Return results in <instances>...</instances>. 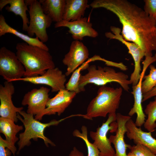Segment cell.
<instances>
[{"instance_id":"1","label":"cell","mask_w":156,"mask_h":156,"mask_svg":"<svg viewBox=\"0 0 156 156\" xmlns=\"http://www.w3.org/2000/svg\"><path fill=\"white\" fill-rule=\"evenodd\" d=\"M90 6L103 8L114 14L122 26L124 39L138 45L145 58L156 52V20L144 10L126 0H95Z\"/></svg>"},{"instance_id":"2","label":"cell","mask_w":156,"mask_h":156,"mask_svg":"<svg viewBox=\"0 0 156 156\" xmlns=\"http://www.w3.org/2000/svg\"><path fill=\"white\" fill-rule=\"evenodd\" d=\"M16 47V55L25 68L24 77L41 75L55 67L49 51L25 42L17 43Z\"/></svg>"},{"instance_id":"3","label":"cell","mask_w":156,"mask_h":156,"mask_svg":"<svg viewBox=\"0 0 156 156\" xmlns=\"http://www.w3.org/2000/svg\"><path fill=\"white\" fill-rule=\"evenodd\" d=\"M122 92L121 87L114 88L105 85L101 86L97 95L89 103L85 118L92 120L98 117H105L107 114L116 112Z\"/></svg>"},{"instance_id":"4","label":"cell","mask_w":156,"mask_h":156,"mask_svg":"<svg viewBox=\"0 0 156 156\" xmlns=\"http://www.w3.org/2000/svg\"><path fill=\"white\" fill-rule=\"evenodd\" d=\"M33 116V114L27 113L23 110L17 114L18 118L23 123L25 130L19 134V140L18 142V148L17 154L25 146H29L31 143L30 140L32 139L35 141H37L38 138L42 139L47 147L49 146V144L52 146H55L53 142L44 135V130L47 127L57 125L65 119L75 116L71 115L59 120H53L46 123L41 122Z\"/></svg>"},{"instance_id":"5","label":"cell","mask_w":156,"mask_h":156,"mask_svg":"<svg viewBox=\"0 0 156 156\" xmlns=\"http://www.w3.org/2000/svg\"><path fill=\"white\" fill-rule=\"evenodd\" d=\"M88 73L81 75L79 87L81 92L85 91V86L89 83L97 86H103L107 83L116 82L118 83L124 90L129 92V85L131 84L128 75L122 72H117L114 69L106 66L103 68L94 65L87 68Z\"/></svg>"},{"instance_id":"6","label":"cell","mask_w":156,"mask_h":156,"mask_svg":"<svg viewBox=\"0 0 156 156\" xmlns=\"http://www.w3.org/2000/svg\"><path fill=\"white\" fill-rule=\"evenodd\" d=\"M29 8L30 16L29 25L27 31L32 37L35 34L42 42H47L48 36L46 29L53 22L51 18L43 12L40 3L37 0H26Z\"/></svg>"},{"instance_id":"7","label":"cell","mask_w":156,"mask_h":156,"mask_svg":"<svg viewBox=\"0 0 156 156\" xmlns=\"http://www.w3.org/2000/svg\"><path fill=\"white\" fill-rule=\"evenodd\" d=\"M116 112L108 114L106 121L98 127L95 131H90V135L94 142L93 144L100 151L99 156H114L115 152L111 146L107 134L109 131L116 132L117 128Z\"/></svg>"},{"instance_id":"8","label":"cell","mask_w":156,"mask_h":156,"mask_svg":"<svg viewBox=\"0 0 156 156\" xmlns=\"http://www.w3.org/2000/svg\"><path fill=\"white\" fill-rule=\"evenodd\" d=\"M25 68L16 53L5 47L0 49V75L6 81L13 82L24 76Z\"/></svg>"},{"instance_id":"9","label":"cell","mask_w":156,"mask_h":156,"mask_svg":"<svg viewBox=\"0 0 156 156\" xmlns=\"http://www.w3.org/2000/svg\"><path fill=\"white\" fill-rule=\"evenodd\" d=\"M110 30L112 33L107 32L105 36L110 39H115L124 44L129 50V53L132 56L134 62V68L131 74L129 79L132 86L136 85L138 83L140 77L141 71L140 62L144 57V54L140 47L136 44L130 42L125 40L120 34L121 29L115 26H111Z\"/></svg>"},{"instance_id":"10","label":"cell","mask_w":156,"mask_h":156,"mask_svg":"<svg viewBox=\"0 0 156 156\" xmlns=\"http://www.w3.org/2000/svg\"><path fill=\"white\" fill-rule=\"evenodd\" d=\"M66 76L58 68L49 69L43 75L32 77H24L15 81L27 82L35 84H42L50 86L52 92H58L65 89Z\"/></svg>"},{"instance_id":"11","label":"cell","mask_w":156,"mask_h":156,"mask_svg":"<svg viewBox=\"0 0 156 156\" xmlns=\"http://www.w3.org/2000/svg\"><path fill=\"white\" fill-rule=\"evenodd\" d=\"M76 94L66 89L60 90L54 97L49 99L46 108L42 112L35 116V119L41 120L44 115H54L56 113L60 116L71 103Z\"/></svg>"},{"instance_id":"12","label":"cell","mask_w":156,"mask_h":156,"mask_svg":"<svg viewBox=\"0 0 156 156\" xmlns=\"http://www.w3.org/2000/svg\"><path fill=\"white\" fill-rule=\"evenodd\" d=\"M12 82L5 81L4 85H0V116L3 118L11 119L15 122L18 120L17 114L23 109L15 107L12 101V96L15 92Z\"/></svg>"},{"instance_id":"13","label":"cell","mask_w":156,"mask_h":156,"mask_svg":"<svg viewBox=\"0 0 156 156\" xmlns=\"http://www.w3.org/2000/svg\"><path fill=\"white\" fill-rule=\"evenodd\" d=\"M50 89L44 86L34 88L26 93L21 102L23 105H27V113L37 115L46 108L47 102L50 99Z\"/></svg>"},{"instance_id":"14","label":"cell","mask_w":156,"mask_h":156,"mask_svg":"<svg viewBox=\"0 0 156 156\" xmlns=\"http://www.w3.org/2000/svg\"><path fill=\"white\" fill-rule=\"evenodd\" d=\"M87 47L82 42L74 40L71 43L68 52L62 60L63 64L67 67L65 74L68 76L88 58Z\"/></svg>"},{"instance_id":"15","label":"cell","mask_w":156,"mask_h":156,"mask_svg":"<svg viewBox=\"0 0 156 156\" xmlns=\"http://www.w3.org/2000/svg\"><path fill=\"white\" fill-rule=\"evenodd\" d=\"M92 24L86 17L76 21H67L64 20L55 23V28L65 27L69 29L68 32L72 34L74 40H81L83 37L88 36L95 38L98 36V32L92 27Z\"/></svg>"},{"instance_id":"16","label":"cell","mask_w":156,"mask_h":156,"mask_svg":"<svg viewBox=\"0 0 156 156\" xmlns=\"http://www.w3.org/2000/svg\"><path fill=\"white\" fill-rule=\"evenodd\" d=\"M127 137L135 144H140L148 148L156 155V139L150 132H145L137 127L133 120H129L125 125Z\"/></svg>"},{"instance_id":"17","label":"cell","mask_w":156,"mask_h":156,"mask_svg":"<svg viewBox=\"0 0 156 156\" xmlns=\"http://www.w3.org/2000/svg\"><path fill=\"white\" fill-rule=\"evenodd\" d=\"M131 116L116 114V122L117 128L115 135H111L109 139L111 143H112L115 150L114 156H127L126 150L127 144L124 140V135L126 132L125 125L130 119Z\"/></svg>"},{"instance_id":"18","label":"cell","mask_w":156,"mask_h":156,"mask_svg":"<svg viewBox=\"0 0 156 156\" xmlns=\"http://www.w3.org/2000/svg\"><path fill=\"white\" fill-rule=\"evenodd\" d=\"M148 67L147 65H143V70L141 73L139 81L136 85L132 86V91L131 92L134 97V103L133 107L131 109L128 115L131 116L135 114H136L137 117L135 123L137 127H139L144 124L146 116L143 112L142 106L143 94L142 85L145 73Z\"/></svg>"},{"instance_id":"19","label":"cell","mask_w":156,"mask_h":156,"mask_svg":"<svg viewBox=\"0 0 156 156\" xmlns=\"http://www.w3.org/2000/svg\"><path fill=\"white\" fill-rule=\"evenodd\" d=\"M87 0H66L63 20L72 21L83 17L86 9L90 7Z\"/></svg>"},{"instance_id":"20","label":"cell","mask_w":156,"mask_h":156,"mask_svg":"<svg viewBox=\"0 0 156 156\" xmlns=\"http://www.w3.org/2000/svg\"><path fill=\"white\" fill-rule=\"evenodd\" d=\"M5 10L8 12H12L16 15H19L23 21L22 29L27 31L28 27L29 21L26 13L28 11V5L24 0H0V11L7 4Z\"/></svg>"},{"instance_id":"21","label":"cell","mask_w":156,"mask_h":156,"mask_svg":"<svg viewBox=\"0 0 156 156\" xmlns=\"http://www.w3.org/2000/svg\"><path fill=\"white\" fill-rule=\"evenodd\" d=\"M44 13L55 23L63 20L66 0H40Z\"/></svg>"},{"instance_id":"22","label":"cell","mask_w":156,"mask_h":156,"mask_svg":"<svg viewBox=\"0 0 156 156\" xmlns=\"http://www.w3.org/2000/svg\"><path fill=\"white\" fill-rule=\"evenodd\" d=\"M7 33L12 34L25 41L28 44L37 46L49 51L47 46L37 37L33 38L15 29L8 24L4 16L0 15V36Z\"/></svg>"},{"instance_id":"23","label":"cell","mask_w":156,"mask_h":156,"mask_svg":"<svg viewBox=\"0 0 156 156\" xmlns=\"http://www.w3.org/2000/svg\"><path fill=\"white\" fill-rule=\"evenodd\" d=\"M15 122L11 119L0 117V132L4 135L5 140L14 147L15 143L18 140L16 135L23 129V126L16 125Z\"/></svg>"},{"instance_id":"24","label":"cell","mask_w":156,"mask_h":156,"mask_svg":"<svg viewBox=\"0 0 156 156\" xmlns=\"http://www.w3.org/2000/svg\"><path fill=\"white\" fill-rule=\"evenodd\" d=\"M144 113L147 116L144 127L148 132L154 131L156 128V98L146 105Z\"/></svg>"},{"instance_id":"25","label":"cell","mask_w":156,"mask_h":156,"mask_svg":"<svg viewBox=\"0 0 156 156\" xmlns=\"http://www.w3.org/2000/svg\"><path fill=\"white\" fill-rule=\"evenodd\" d=\"M89 63L88 61L84 63L72 73L70 79L65 84L66 89L70 91L75 92L76 94L81 92L79 87V81L81 75L80 72L87 69L89 66Z\"/></svg>"},{"instance_id":"26","label":"cell","mask_w":156,"mask_h":156,"mask_svg":"<svg viewBox=\"0 0 156 156\" xmlns=\"http://www.w3.org/2000/svg\"><path fill=\"white\" fill-rule=\"evenodd\" d=\"M81 132L78 129H75L73 132V135L81 139L85 142L88 150L87 156H99L100 151L88 139L87 127L83 125L81 127Z\"/></svg>"},{"instance_id":"27","label":"cell","mask_w":156,"mask_h":156,"mask_svg":"<svg viewBox=\"0 0 156 156\" xmlns=\"http://www.w3.org/2000/svg\"><path fill=\"white\" fill-rule=\"evenodd\" d=\"M154 56L156 59V53ZM149 67L150 69L149 74L144 76L143 78L144 80L142 83L143 94L151 90L156 85V68L151 64Z\"/></svg>"},{"instance_id":"28","label":"cell","mask_w":156,"mask_h":156,"mask_svg":"<svg viewBox=\"0 0 156 156\" xmlns=\"http://www.w3.org/2000/svg\"><path fill=\"white\" fill-rule=\"evenodd\" d=\"M131 146L127 144V148L136 156H155L151 151L145 146L140 144Z\"/></svg>"},{"instance_id":"29","label":"cell","mask_w":156,"mask_h":156,"mask_svg":"<svg viewBox=\"0 0 156 156\" xmlns=\"http://www.w3.org/2000/svg\"><path fill=\"white\" fill-rule=\"evenodd\" d=\"M144 10L156 20V0H145Z\"/></svg>"},{"instance_id":"30","label":"cell","mask_w":156,"mask_h":156,"mask_svg":"<svg viewBox=\"0 0 156 156\" xmlns=\"http://www.w3.org/2000/svg\"><path fill=\"white\" fill-rule=\"evenodd\" d=\"M104 62L107 66H112L117 67L122 70H126L127 69V67L122 63H116L105 60Z\"/></svg>"},{"instance_id":"31","label":"cell","mask_w":156,"mask_h":156,"mask_svg":"<svg viewBox=\"0 0 156 156\" xmlns=\"http://www.w3.org/2000/svg\"><path fill=\"white\" fill-rule=\"evenodd\" d=\"M154 96H156V85L151 90L143 94L142 101H145Z\"/></svg>"},{"instance_id":"32","label":"cell","mask_w":156,"mask_h":156,"mask_svg":"<svg viewBox=\"0 0 156 156\" xmlns=\"http://www.w3.org/2000/svg\"><path fill=\"white\" fill-rule=\"evenodd\" d=\"M69 156H84L82 152L79 151L76 147H74Z\"/></svg>"},{"instance_id":"33","label":"cell","mask_w":156,"mask_h":156,"mask_svg":"<svg viewBox=\"0 0 156 156\" xmlns=\"http://www.w3.org/2000/svg\"><path fill=\"white\" fill-rule=\"evenodd\" d=\"M127 156H136L133 153H132L130 151L127 154Z\"/></svg>"},{"instance_id":"34","label":"cell","mask_w":156,"mask_h":156,"mask_svg":"<svg viewBox=\"0 0 156 156\" xmlns=\"http://www.w3.org/2000/svg\"><path fill=\"white\" fill-rule=\"evenodd\" d=\"M155 27H156V23H155Z\"/></svg>"},{"instance_id":"35","label":"cell","mask_w":156,"mask_h":156,"mask_svg":"<svg viewBox=\"0 0 156 156\" xmlns=\"http://www.w3.org/2000/svg\"><path fill=\"white\" fill-rule=\"evenodd\" d=\"M155 135L156 136V134H155Z\"/></svg>"},{"instance_id":"36","label":"cell","mask_w":156,"mask_h":156,"mask_svg":"<svg viewBox=\"0 0 156 156\" xmlns=\"http://www.w3.org/2000/svg\"><path fill=\"white\" fill-rule=\"evenodd\" d=\"M155 156H156V155H155Z\"/></svg>"}]
</instances>
